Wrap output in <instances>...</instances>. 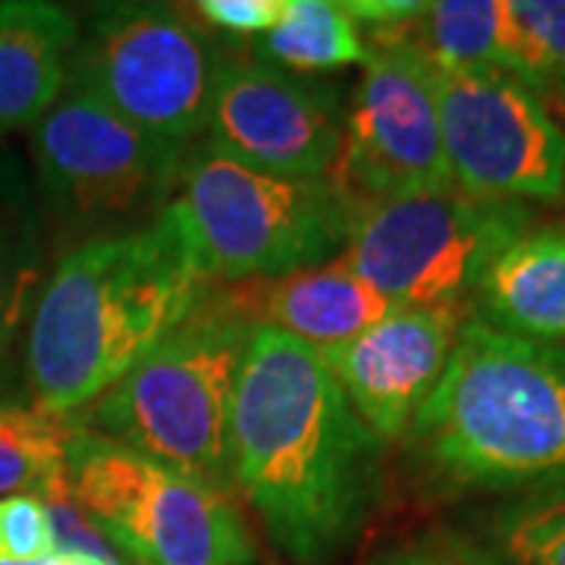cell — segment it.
Listing matches in <instances>:
<instances>
[{
  "mask_svg": "<svg viewBox=\"0 0 565 565\" xmlns=\"http://www.w3.org/2000/svg\"><path fill=\"white\" fill-rule=\"evenodd\" d=\"M233 481L289 559L343 556L384 497V440L321 349L255 327L233 405Z\"/></svg>",
  "mask_w": 565,
  "mask_h": 565,
  "instance_id": "obj_1",
  "label": "cell"
},
{
  "mask_svg": "<svg viewBox=\"0 0 565 565\" xmlns=\"http://www.w3.org/2000/svg\"><path fill=\"white\" fill-rule=\"evenodd\" d=\"M173 207L129 233L76 243L44 280L25 337L32 405L73 418L207 299Z\"/></svg>",
  "mask_w": 565,
  "mask_h": 565,
  "instance_id": "obj_2",
  "label": "cell"
},
{
  "mask_svg": "<svg viewBox=\"0 0 565 565\" xmlns=\"http://www.w3.org/2000/svg\"><path fill=\"white\" fill-rule=\"evenodd\" d=\"M405 437L424 478L444 490L565 484V345L468 318Z\"/></svg>",
  "mask_w": 565,
  "mask_h": 565,
  "instance_id": "obj_3",
  "label": "cell"
},
{
  "mask_svg": "<svg viewBox=\"0 0 565 565\" xmlns=\"http://www.w3.org/2000/svg\"><path fill=\"white\" fill-rule=\"evenodd\" d=\"M255 323L226 311L211 292L126 377L88 405L85 430L230 490L233 405Z\"/></svg>",
  "mask_w": 565,
  "mask_h": 565,
  "instance_id": "obj_4",
  "label": "cell"
},
{
  "mask_svg": "<svg viewBox=\"0 0 565 565\" xmlns=\"http://www.w3.org/2000/svg\"><path fill=\"white\" fill-rule=\"evenodd\" d=\"M170 207L207 282L274 280L345 248L362 202L333 177L264 173L202 141L185 151Z\"/></svg>",
  "mask_w": 565,
  "mask_h": 565,
  "instance_id": "obj_5",
  "label": "cell"
},
{
  "mask_svg": "<svg viewBox=\"0 0 565 565\" xmlns=\"http://www.w3.org/2000/svg\"><path fill=\"white\" fill-rule=\"evenodd\" d=\"M70 500L136 565H252L255 537L230 490L211 487L76 422Z\"/></svg>",
  "mask_w": 565,
  "mask_h": 565,
  "instance_id": "obj_6",
  "label": "cell"
},
{
  "mask_svg": "<svg viewBox=\"0 0 565 565\" xmlns=\"http://www.w3.org/2000/svg\"><path fill=\"white\" fill-rule=\"evenodd\" d=\"M226 63L202 25L173 7L104 3L70 54L66 88L145 136L189 145L211 122Z\"/></svg>",
  "mask_w": 565,
  "mask_h": 565,
  "instance_id": "obj_7",
  "label": "cell"
},
{
  "mask_svg": "<svg viewBox=\"0 0 565 565\" xmlns=\"http://www.w3.org/2000/svg\"><path fill=\"white\" fill-rule=\"evenodd\" d=\"M185 151L189 145L145 136L73 88L32 126L41 199L82 243L154 221L177 192Z\"/></svg>",
  "mask_w": 565,
  "mask_h": 565,
  "instance_id": "obj_8",
  "label": "cell"
},
{
  "mask_svg": "<svg viewBox=\"0 0 565 565\" xmlns=\"http://www.w3.org/2000/svg\"><path fill=\"white\" fill-rule=\"evenodd\" d=\"M527 226V204L452 185L362 204L340 262L396 308L462 305L490 262Z\"/></svg>",
  "mask_w": 565,
  "mask_h": 565,
  "instance_id": "obj_9",
  "label": "cell"
},
{
  "mask_svg": "<svg viewBox=\"0 0 565 565\" xmlns=\"http://www.w3.org/2000/svg\"><path fill=\"white\" fill-rule=\"evenodd\" d=\"M437 107L452 185L503 202L565 195V129L541 95L505 70H437Z\"/></svg>",
  "mask_w": 565,
  "mask_h": 565,
  "instance_id": "obj_10",
  "label": "cell"
},
{
  "mask_svg": "<svg viewBox=\"0 0 565 565\" xmlns=\"http://www.w3.org/2000/svg\"><path fill=\"white\" fill-rule=\"evenodd\" d=\"M340 163V182L362 204L452 189L434 66L405 41H371Z\"/></svg>",
  "mask_w": 565,
  "mask_h": 565,
  "instance_id": "obj_11",
  "label": "cell"
},
{
  "mask_svg": "<svg viewBox=\"0 0 565 565\" xmlns=\"http://www.w3.org/2000/svg\"><path fill=\"white\" fill-rule=\"evenodd\" d=\"M211 145L264 173L323 180L343 154L340 85L292 76L267 63L230 61L211 110Z\"/></svg>",
  "mask_w": 565,
  "mask_h": 565,
  "instance_id": "obj_12",
  "label": "cell"
},
{
  "mask_svg": "<svg viewBox=\"0 0 565 565\" xmlns=\"http://www.w3.org/2000/svg\"><path fill=\"white\" fill-rule=\"evenodd\" d=\"M465 321V305L396 308L362 337L321 355L355 415L390 444L403 440L437 390Z\"/></svg>",
  "mask_w": 565,
  "mask_h": 565,
  "instance_id": "obj_13",
  "label": "cell"
},
{
  "mask_svg": "<svg viewBox=\"0 0 565 565\" xmlns=\"http://www.w3.org/2000/svg\"><path fill=\"white\" fill-rule=\"evenodd\" d=\"M211 296L236 318L255 327H277L321 352L362 337L396 311V305L352 274L340 258L274 280L233 282Z\"/></svg>",
  "mask_w": 565,
  "mask_h": 565,
  "instance_id": "obj_14",
  "label": "cell"
},
{
  "mask_svg": "<svg viewBox=\"0 0 565 565\" xmlns=\"http://www.w3.org/2000/svg\"><path fill=\"white\" fill-rule=\"evenodd\" d=\"M481 321L534 343H565V223L527 226L478 282Z\"/></svg>",
  "mask_w": 565,
  "mask_h": 565,
  "instance_id": "obj_15",
  "label": "cell"
},
{
  "mask_svg": "<svg viewBox=\"0 0 565 565\" xmlns=\"http://www.w3.org/2000/svg\"><path fill=\"white\" fill-rule=\"evenodd\" d=\"M79 22L57 3L22 0L0 22V132L35 126L66 88Z\"/></svg>",
  "mask_w": 565,
  "mask_h": 565,
  "instance_id": "obj_16",
  "label": "cell"
},
{
  "mask_svg": "<svg viewBox=\"0 0 565 565\" xmlns=\"http://www.w3.org/2000/svg\"><path fill=\"white\" fill-rule=\"evenodd\" d=\"M371 41H405L437 70H503L505 0H437L415 20L371 32Z\"/></svg>",
  "mask_w": 565,
  "mask_h": 565,
  "instance_id": "obj_17",
  "label": "cell"
},
{
  "mask_svg": "<svg viewBox=\"0 0 565 565\" xmlns=\"http://www.w3.org/2000/svg\"><path fill=\"white\" fill-rule=\"evenodd\" d=\"M255 57L292 76H315L371 61V44L337 0H286L282 20L255 39Z\"/></svg>",
  "mask_w": 565,
  "mask_h": 565,
  "instance_id": "obj_18",
  "label": "cell"
},
{
  "mask_svg": "<svg viewBox=\"0 0 565 565\" xmlns=\"http://www.w3.org/2000/svg\"><path fill=\"white\" fill-rule=\"evenodd\" d=\"M73 434L76 418L0 399V497H39L44 503L70 497L66 449Z\"/></svg>",
  "mask_w": 565,
  "mask_h": 565,
  "instance_id": "obj_19",
  "label": "cell"
},
{
  "mask_svg": "<svg viewBox=\"0 0 565 565\" xmlns=\"http://www.w3.org/2000/svg\"><path fill=\"white\" fill-rule=\"evenodd\" d=\"M503 70L534 92L565 82V0H505Z\"/></svg>",
  "mask_w": 565,
  "mask_h": 565,
  "instance_id": "obj_20",
  "label": "cell"
},
{
  "mask_svg": "<svg viewBox=\"0 0 565 565\" xmlns=\"http://www.w3.org/2000/svg\"><path fill=\"white\" fill-rule=\"evenodd\" d=\"M493 544L515 565H565V484L527 490L493 515Z\"/></svg>",
  "mask_w": 565,
  "mask_h": 565,
  "instance_id": "obj_21",
  "label": "cell"
},
{
  "mask_svg": "<svg viewBox=\"0 0 565 565\" xmlns=\"http://www.w3.org/2000/svg\"><path fill=\"white\" fill-rule=\"evenodd\" d=\"M41 270H44V252H41L39 230L0 245V367L20 343L25 321H32V311L39 302Z\"/></svg>",
  "mask_w": 565,
  "mask_h": 565,
  "instance_id": "obj_22",
  "label": "cell"
},
{
  "mask_svg": "<svg viewBox=\"0 0 565 565\" xmlns=\"http://www.w3.org/2000/svg\"><path fill=\"white\" fill-rule=\"evenodd\" d=\"M0 537L7 559H41L54 553V525L39 497H10L0 503Z\"/></svg>",
  "mask_w": 565,
  "mask_h": 565,
  "instance_id": "obj_23",
  "label": "cell"
},
{
  "mask_svg": "<svg viewBox=\"0 0 565 565\" xmlns=\"http://www.w3.org/2000/svg\"><path fill=\"white\" fill-rule=\"evenodd\" d=\"M199 20L226 35H267L286 13V0H202Z\"/></svg>",
  "mask_w": 565,
  "mask_h": 565,
  "instance_id": "obj_24",
  "label": "cell"
},
{
  "mask_svg": "<svg viewBox=\"0 0 565 565\" xmlns=\"http://www.w3.org/2000/svg\"><path fill=\"white\" fill-rule=\"evenodd\" d=\"M47 515H51V525H54V550L117 559V553H114V546L107 544V537L95 527L92 519H85V512L70 497L51 500L47 503Z\"/></svg>",
  "mask_w": 565,
  "mask_h": 565,
  "instance_id": "obj_25",
  "label": "cell"
},
{
  "mask_svg": "<svg viewBox=\"0 0 565 565\" xmlns=\"http://www.w3.org/2000/svg\"><path fill=\"white\" fill-rule=\"evenodd\" d=\"M32 230H39V223L29 211V192L22 185L20 167L0 158V245L13 243Z\"/></svg>",
  "mask_w": 565,
  "mask_h": 565,
  "instance_id": "obj_26",
  "label": "cell"
},
{
  "mask_svg": "<svg viewBox=\"0 0 565 565\" xmlns=\"http://www.w3.org/2000/svg\"><path fill=\"white\" fill-rule=\"evenodd\" d=\"M343 10L355 22L371 25V32H381L415 20L424 3L422 0H343Z\"/></svg>",
  "mask_w": 565,
  "mask_h": 565,
  "instance_id": "obj_27",
  "label": "cell"
},
{
  "mask_svg": "<svg viewBox=\"0 0 565 565\" xmlns=\"http://www.w3.org/2000/svg\"><path fill=\"white\" fill-rule=\"evenodd\" d=\"M371 565H471V559L437 537H424V541H412V544L390 550Z\"/></svg>",
  "mask_w": 565,
  "mask_h": 565,
  "instance_id": "obj_28",
  "label": "cell"
},
{
  "mask_svg": "<svg viewBox=\"0 0 565 565\" xmlns=\"http://www.w3.org/2000/svg\"><path fill=\"white\" fill-rule=\"evenodd\" d=\"M39 565H120V559H102V556H85L70 550H54L51 556H41Z\"/></svg>",
  "mask_w": 565,
  "mask_h": 565,
  "instance_id": "obj_29",
  "label": "cell"
},
{
  "mask_svg": "<svg viewBox=\"0 0 565 565\" xmlns=\"http://www.w3.org/2000/svg\"><path fill=\"white\" fill-rule=\"evenodd\" d=\"M20 3L22 0H0V22L3 20H10L17 10H20Z\"/></svg>",
  "mask_w": 565,
  "mask_h": 565,
  "instance_id": "obj_30",
  "label": "cell"
},
{
  "mask_svg": "<svg viewBox=\"0 0 565 565\" xmlns=\"http://www.w3.org/2000/svg\"><path fill=\"white\" fill-rule=\"evenodd\" d=\"M0 559H7V553H3V537H0Z\"/></svg>",
  "mask_w": 565,
  "mask_h": 565,
  "instance_id": "obj_31",
  "label": "cell"
},
{
  "mask_svg": "<svg viewBox=\"0 0 565 565\" xmlns=\"http://www.w3.org/2000/svg\"><path fill=\"white\" fill-rule=\"evenodd\" d=\"M471 565H487V563H475V559H471Z\"/></svg>",
  "mask_w": 565,
  "mask_h": 565,
  "instance_id": "obj_32",
  "label": "cell"
}]
</instances>
